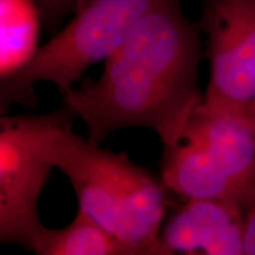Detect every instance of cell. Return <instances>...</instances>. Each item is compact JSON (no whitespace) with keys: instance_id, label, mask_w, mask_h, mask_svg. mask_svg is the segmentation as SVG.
I'll return each mask as SVG.
<instances>
[{"instance_id":"obj_12","label":"cell","mask_w":255,"mask_h":255,"mask_svg":"<svg viewBox=\"0 0 255 255\" xmlns=\"http://www.w3.org/2000/svg\"><path fill=\"white\" fill-rule=\"evenodd\" d=\"M244 254L255 255V200L246 209L245 215Z\"/></svg>"},{"instance_id":"obj_9","label":"cell","mask_w":255,"mask_h":255,"mask_svg":"<svg viewBox=\"0 0 255 255\" xmlns=\"http://www.w3.org/2000/svg\"><path fill=\"white\" fill-rule=\"evenodd\" d=\"M28 250L38 255H137L132 247L82 209L68 227L49 229L44 226Z\"/></svg>"},{"instance_id":"obj_4","label":"cell","mask_w":255,"mask_h":255,"mask_svg":"<svg viewBox=\"0 0 255 255\" xmlns=\"http://www.w3.org/2000/svg\"><path fill=\"white\" fill-rule=\"evenodd\" d=\"M77 114L64 103L40 116H4L0 120V241L30 248L44 227L38 199L51 169V143Z\"/></svg>"},{"instance_id":"obj_7","label":"cell","mask_w":255,"mask_h":255,"mask_svg":"<svg viewBox=\"0 0 255 255\" xmlns=\"http://www.w3.org/2000/svg\"><path fill=\"white\" fill-rule=\"evenodd\" d=\"M182 138L199 143L213 162L255 200V119L247 111L196 108Z\"/></svg>"},{"instance_id":"obj_10","label":"cell","mask_w":255,"mask_h":255,"mask_svg":"<svg viewBox=\"0 0 255 255\" xmlns=\"http://www.w3.org/2000/svg\"><path fill=\"white\" fill-rule=\"evenodd\" d=\"M40 18L36 0H0V78L13 75L34 56Z\"/></svg>"},{"instance_id":"obj_3","label":"cell","mask_w":255,"mask_h":255,"mask_svg":"<svg viewBox=\"0 0 255 255\" xmlns=\"http://www.w3.org/2000/svg\"><path fill=\"white\" fill-rule=\"evenodd\" d=\"M156 0H85L62 31L38 47L26 65L0 78L1 113L14 104L37 107L34 85L53 83L60 94L94 64L122 45Z\"/></svg>"},{"instance_id":"obj_2","label":"cell","mask_w":255,"mask_h":255,"mask_svg":"<svg viewBox=\"0 0 255 255\" xmlns=\"http://www.w3.org/2000/svg\"><path fill=\"white\" fill-rule=\"evenodd\" d=\"M72 127L53 136L51 161L71 182L79 209L137 255H162L159 228L168 206L164 184L124 152L102 149Z\"/></svg>"},{"instance_id":"obj_6","label":"cell","mask_w":255,"mask_h":255,"mask_svg":"<svg viewBox=\"0 0 255 255\" xmlns=\"http://www.w3.org/2000/svg\"><path fill=\"white\" fill-rule=\"evenodd\" d=\"M246 210L220 200L194 199L159 233L162 255L244 254Z\"/></svg>"},{"instance_id":"obj_13","label":"cell","mask_w":255,"mask_h":255,"mask_svg":"<svg viewBox=\"0 0 255 255\" xmlns=\"http://www.w3.org/2000/svg\"><path fill=\"white\" fill-rule=\"evenodd\" d=\"M250 113H251V115L252 116L254 117L255 119V97H254V100H253V102H252V104H251V107H250Z\"/></svg>"},{"instance_id":"obj_1","label":"cell","mask_w":255,"mask_h":255,"mask_svg":"<svg viewBox=\"0 0 255 255\" xmlns=\"http://www.w3.org/2000/svg\"><path fill=\"white\" fill-rule=\"evenodd\" d=\"M200 33L181 0H156L105 59L97 81L60 94L87 124L89 141L100 144L117 130L146 128L164 148L176 145L203 101L197 85Z\"/></svg>"},{"instance_id":"obj_8","label":"cell","mask_w":255,"mask_h":255,"mask_svg":"<svg viewBox=\"0 0 255 255\" xmlns=\"http://www.w3.org/2000/svg\"><path fill=\"white\" fill-rule=\"evenodd\" d=\"M162 180L168 189L186 200H220L245 210L254 201L213 162L202 145L188 138L164 148Z\"/></svg>"},{"instance_id":"obj_5","label":"cell","mask_w":255,"mask_h":255,"mask_svg":"<svg viewBox=\"0 0 255 255\" xmlns=\"http://www.w3.org/2000/svg\"><path fill=\"white\" fill-rule=\"evenodd\" d=\"M199 26L210 66L200 105L247 111L255 97V0H203Z\"/></svg>"},{"instance_id":"obj_11","label":"cell","mask_w":255,"mask_h":255,"mask_svg":"<svg viewBox=\"0 0 255 255\" xmlns=\"http://www.w3.org/2000/svg\"><path fill=\"white\" fill-rule=\"evenodd\" d=\"M47 30L55 31L70 12H75L85 0H36Z\"/></svg>"}]
</instances>
